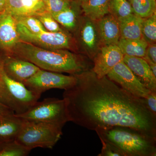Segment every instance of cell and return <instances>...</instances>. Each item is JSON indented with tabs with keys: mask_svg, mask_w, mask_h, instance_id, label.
Listing matches in <instances>:
<instances>
[{
	"mask_svg": "<svg viewBox=\"0 0 156 156\" xmlns=\"http://www.w3.org/2000/svg\"><path fill=\"white\" fill-rule=\"evenodd\" d=\"M77 82L64 91L69 122L89 130L122 126L156 137V115L144 99L129 94L107 76L92 70L74 75Z\"/></svg>",
	"mask_w": 156,
	"mask_h": 156,
	"instance_id": "1",
	"label": "cell"
},
{
	"mask_svg": "<svg viewBox=\"0 0 156 156\" xmlns=\"http://www.w3.org/2000/svg\"><path fill=\"white\" fill-rule=\"evenodd\" d=\"M11 54L23 58L40 69L56 73H66L72 75L89 70V64L85 59L67 49H44L20 41Z\"/></svg>",
	"mask_w": 156,
	"mask_h": 156,
	"instance_id": "2",
	"label": "cell"
},
{
	"mask_svg": "<svg viewBox=\"0 0 156 156\" xmlns=\"http://www.w3.org/2000/svg\"><path fill=\"white\" fill-rule=\"evenodd\" d=\"M99 139L115 146L125 156H156V137L128 127L97 128Z\"/></svg>",
	"mask_w": 156,
	"mask_h": 156,
	"instance_id": "3",
	"label": "cell"
},
{
	"mask_svg": "<svg viewBox=\"0 0 156 156\" xmlns=\"http://www.w3.org/2000/svg\"><path fill=\"white\" fill-rule=\"evenodd\" d=\"M41 94L34 92L24 84L11 79L3 67L0 73V103L15 115L22 114L38 101Z\"/></svg>",
	"mask_w": 156,
	"mask_h": 156,
	"instance_id": "4",
	"label": "cell"
},
{
	"mask_svg": "<svg viewBox=\"0 0 156 156\" xmlns=\"http://www.w3.org/2000/svg\"><path fill=\"white\" fill-rule=\"evenodd\" d=\"M24 121L15 140L31 150L37 147L53 148L61 138L63 128L61 126L45 122Z\"/></svg>",
	"mask_w": 156,
	"mask_h": 156,
	"instance_id": "5",
	"label": "cell"
},
{
	"mask_svg": "<svg viewBox=\"0 0 156 156\" xmlns=\"http://www.w3.org/2000/svg\"><path fill=\"white\" fill-rule=\"evenodd\" d=\"M15 115L27 121L53 123L62 127L69 122L67 104L64 98H45L37 101L25 112Z\"/></svg>",
	"mask_w": 156,
	"mask_h": 156,
	"instance_id": "6",
	"label": "cell"
},
{
	"mask_svg": "<svg viewBox=\"0 0 156 156\" xmlns=\"http://www.w3.org/2000/svg\"><path fill=\"white\" fill-rule=\"evenodd\" d=\"M17 30L20 41L50 50L68 49L71 47L70 36L63 30L57 32L34 33L17 22Z\"/></svg>",
	"mask_w": 156,
	"mask_h": 156,
	"instance_id": "7",
	"label": "cell"
},
{
	"mask_svg": "<svg viewBox=\"0 0 156 156\" xmlns=\"http://www.w3.org/2000/svg\"><path fill=\"white\" fill-rule=\"evenodd\" d=\"M76 82L77 78L74 75H65L41 69L23 84L29 89L41 95L51 89L66 90L73 87Z\"/></svg>",
	"mask_w": 156,
	"mask_h": 156,
	"instance_id": "8",
	"label": "cell"
},
{
	"mask_svg": "<svg viewBox=\"0 0 156 156\" xmlns=\"http://www.w3.org/2000/svg\"><path fill=\"white\" fill-rule=\"evenodd\" d=\"M107 76L134 97L145 99L152 92L139 80L123 61L117 64Z\"/></svg>",
	"mask_w": 156,
	"mask_h": 156,
	"instance_id": "9",
	"label": "cell"
},
{
	"mask_svg": "<svg viewBox=\"0 0 156 156\" xmlns=\"http://www.w3.org/2000/svg\"><path fill=\"white\" fill-rule=\"evenodd\" d=\"M123 58L124 55L117 45L102 46L93 59L92 70L98 78L105 76L123 61Z\"/></svg>",
	"mask_w": 156,
	"mask_h": 156,
	"instance_id": "10",
	"label": "cell"
},
{
	"mask_svg": "<svg viewBox=\"0 0 156 156\" xmlns=\"http://www.w3.org/2000/svg\"><path fill=\"white\" fill-rule=\"evenodd\" d=\"M2 67L9 77L23 83L41 69L25 59L9 55L3 58Z\"/></svg>",
	"mask_w": 156,
	"mask_h": 156,
	"instance_id": "11",
	"label": "cell"
},
{
	"mask_svg": "<svg viewBox=\"0 0 156 156\" xmlns=\"http://www.w3.org/2000/svg\"><path fill=\"white\" fill-rule=\"evenodd\" d=\"M81 23L79 39L84 52L93 60L102 47L96 21L85 17Z\"/></svg>",
	"mask_w": 156,
	"mask_h": 156,
	"instance_id": "12",
	"label": "cell"
},
{
	"mask_svg": "<svg viewBox=\"0 0 156 156\" xmlns=\"http://www.w3.org/2000/svg\"><path fill=\"white\" fill-rule=\"evenodd\" d=\"M16 20L5 11L0 13V51L8 56L20 41Z\"/></svg>",
	"mask_w": 156,
	"mask_h": 156,
	"instance_id": "13",
	"label": "cell"
},
{
	"mask_svg": "<svg viewBox=\"0 0 156 156\" xmlns=\"http://www.w3.org/2000/svg\"><path fill=\"white\" fill-rule=\"evenodd\" d=\"M4 11L15 17H36L47 11L42 0H6Z\"/></svg>",
	"mask_w": 156,
	"mask_h": 156,
	"instance_id": "14",
	"label": "cell"
},
{
	"mask_svg": "<svg viewBox=\"0 0 156 156\" xmlns=\"http://www.w3.org/2000/svg\"><path fill=\"white\" fill-rule=\"evenodd\" d=\"M123 61L146 87L151 92H156V77L145 59L124 55Z\"/></svg>",
	"mask_w": 156,
	"mask_h": 156,
	"instance_id": "15",
	"label": "cell"
},
{
	"mask_svg": "<svg viewBox=\"0 0 156 156\" xmlns=\"http://www.w3.org/2000/svg\"><path fill=\"white\" fill-rule=\"evenodd\" d=\"M96 22L102 46L117 45L121 37L118 20L109 13Z\"/></svg>",
	"mask_w": 156,
	"mask_h": 156,
	"instance_id": "16",
	"label": "cell"
},
{
	"mask_svg": "<svg viewBox=\"0 0 156 156\" xmlns=\"http://www.w3.org/2000/svg\"><path fill=\"white\" fill-rule=\"evenodd\" d=\"M24 121L14 114L0 115V142L3 144L15 140Z\"/></svg>",
	"mask_w": 156,
	"mask_h": 156,
	"instance_id": "17",
	"label": "cell"
},
{
	"mask_svg": "<svg viewBox=\"0 0 156 156\" xmlns=\"http://www.w3.org/2000/svg\"><path fill=\"white\" fill-rule=\"evenodd\" d=\"M143 18L133 14L118 19L121 37L126 39L142 38L141 25Z\"/></svg>",
	"mask_w": 156,
	"mask_h": 156,
	"instance_id": "18",
	"label": "cell"
},
{
	"mask_svg": "<svg viewBox=\"0 0 156 156\" xmlns=\"http://www.w3.org/2000/svg\"><path fill=\"white\" fill-rule=\"evenodd\" d=\"M109 0H87L80 6L86 17L97 21L109 14Z\"/></svg>",
	"mask_w": 156,
	"mask_h": 156,
	"instance_id": "19",
	"label": "cell"
},
{
	"mask_svg": "<svg viewBox=\"0 0 156 156\" xmlns=\"http://www.w3.org/2000/svg\"><path fill=\"white\" fill-rule=\"evenodd\" d=\"M117 45L124 55L144 58L148 44L142 38L126 39L121 37Z\"/></svg>",
	"mask_w": 156,
	"mask_h": 156,
	"instance_id": "20",
	"label": "cell"
},
{
	"mask_svg": "<svg viewBox=\"0 0 156 156\" xmlns=\"http://www.w3.org/2000/svg\"><path fill=\"white\" fill-rule=\"evenodd\" d=\"M80 5L75 1H71L67 9L56 14H52L54 19L67 29L75 28L77 23L78 14Z\"/></svg>",
	"mask_w": 156,
	"mask_h": 156,
	"instance_id": "21",
	"label": "cell"
},
{
	"mask_svg": "<svg viewBox=\"0 0 156 156\" xmlns=\"http://www.w3.org/2000/svg\"><path fill=\"white\" fill-rule=\"evenodd\" d=\"M134 14L142 18L156 13V0H133L131 3Z\"/></svg>",
	"mask_w": 156,
	"mask_h": 156,
	"instance_id": "22",
	"label": "cell"
},
{
	"mask_svg": "<svg viewBox=\"0 0 156 156\" xmlns=\"http://www.w3.org/2000/svg\"><path fill=\"white\" fill-rule=\"evenodd\" d=\"M108 9L109 13L118 20L133 13L131 3L128 0H109Z\"/></svg>",
	"mask_w": 156,
	"mask_h": 156,
	"instance_id": "23",
	"label": "cell"
},
{
	"mask_svg": "<svg viewBox=\"0 0 156 156\" xmlns=\"http://www.w3.org/2000/svg\"><path fill=\"white\" fill-rule=\"evenodd\" d=\"M156 13L150 17L143 19L141 25L142 39L147 42L148 44H156Z\"/></svg>",
	"mask_w": 156,
	"mask_h": 156,
	"instance_id": "24",
	"label": "cell"
},
{
	"mask_svg": "<svg viewBox=\"0 0 156 156\" xmlns=\"http://www.w3.org/2000/svg\"><path fill=\"white\" fill-rule=\"evenodd\" d=\"M0 148V156H26L31 151L15 140L3 143Z\"/></svg>",
	"mask_w": 156,
	"mask_h": 156,
	"instance_id": "25",
	"label": "cell"
},
{
	"mask_svg": "<svg viewBox=\"0 0 156 156\" xmlns=\"http://www.w3.org/2000/svg\"><path fill=\"white\" fill-rule=\"evenodd\" d=\"M14 18L17 23L22 24L34 33H40L48 31L41 22L36 16H23Z\"/></svg>",
	"mask_w": 156,
	"mask_h": 156,
	"instance_id": "26",
	"label": "cell"
},
{
	"mask_svg": "<svg viewBox=\"0 0 156 156\" xmlns=\"http://www.w3.org/2000/svg\"><path fill=\"white\" fill-rule=\"evenodd\" d=\"M47 30L50 32H57L62 30L59 24L51 14L46 12L36 16Z\"/></svg>",
	"mask_w": 156,
	"mask_h": 156,
	"instance_id": "27",
	"label": "cell"
},
{
	"mask_svg": "<svg viewBox=\"0 0 156 156\" xmlns=\"http://www.w3.org/2000/svg\"><path fill=\"white\" fill-rule=\"evenodd\" d=\"M71 2L70 0H48L45 3L46 11L51 14L58 13L67 9Z\"/></svg>",
	"mask_w": 156,
	"mask_h": 156,
	"instance_id": "28",
	"label": "cell"
},
{
	"mask_svg": "<svg viewBox=\"0 0 156 156\" xmlns=\"http://www.w3.org/2000/svg\"><path fill=\"white\" fill-rule=\"evenodd\" d=\"M102 148L98 156H125L123 153L115 146L103 139H100Z\"/></svg>",
	"mask_w": 156,
	"mask_h": 156,
	"instance_id": "29",
	"label": "cell"
},
{
	"mask_svg": "<svg viewBox=\"0 0 156 156\" xmlns=\"http://www.w3.org/2000/svg\"><path fill=\"white\" fill-rule=\"evenodd\" d=\"M144 100L149 109L156 115V92H151Z\"/></svg>",
	"mask_w": 156,
	"mask_h": 156,
	"instance_id": "30",
	"label": "cell"
},
{
	"mask_svg": "<svg viewBox=\"0 0 156 156\" xmlns=\"http://www.w3.org/2000/svg\"><path fill=\"white\" fill-rule=\"evenodd\" d=\"M143 58H147L156 63V44H150L148 45L145 56Z\"/></svg>",
	"mask_w": 156,
	"mask_h": 156,
	"instance_id": "31",
	"label": "cell"
},
{
	"mask_svg": "<svg viewBox=\"0 0 156 156\" xmlns=\"http://www.w3.org/2000/svg\"><path fill=\"white\" fill-rule=\"evenodd\" d=\"M14 113L10 109L0 103V115L13 114Z\"/></svg>",
	"mask_w": 156,
	"mask_h": 156,
	"instance_id": "32",
	"label": "cell"
},
{
	"mask_svg": "<svg viewBox=\"0 0 156 156\" xmlns=\"http://www.w3.org/2000/svg\"><path fill=\"white\" fill-rule=\"evenodd\" d=\"M6 0H0V13L4 12Z\"/></svg>",
	"mask_w": 156,
	"mask_h": 156,
	"instance_id": "33",
	"label": "cell"
},
{
	"mask_svg": "<svg viewBox=\"0 0 156 156\" xmlns=\"http://www.w3.org/2000/svg\"><path fill=\"white\" fill-rule=\"evenodd\" d=\"M74 1H75V2H77L78 3H79V4L80 5L82 3L86 2V1H87V0H74Z\"/></svg>",
	"mask_w": 156,
	"mask_h": 156,
	"instance_id": "34",
	"label": "cell"
},
{
	"mask_svg": "<svg viewBox=\"0 0 156 156\" xmlns=\"http://www.w3.org/2000/svg\"><path fill=\"white\" fill-rule=\"evenodd\" d=\"M3 58L0 56V65H2Z\"/></svg>",
	"mask_w": 156,
	"mask_h": 156,
	"instance_id": "35",
	"label": "cell"
},
{
	"mask_svg": "<svg viewBox=\"0 0 156 156\" xmlns=\"http://www.w3.org/2000/svg\"><path fill=\"white\" fill-rule=\"evenodd\" d=\"M2 65H0V73H1V70H2Z\"/></svg>",
	"mask_w": 156,
	"mask_h": 156,
	"instance_id": "36",
	"label": "cell"
},
{
	"mask_svg": "<svg viewBox=\"0 0 156 156\" xmlns=\"http://www.w3.org/2000/svg\"><path fill=\"white\" fill-rule=\"evenodd\" d=\"M42 1H43L45 3L47 1H48V0H42Z\"/></svg>",
	"mask_w": 156,
	"mask_h": 156,
	"instance_id": "37",
	"label": "cell"
},
{
	"mask_svg": "<svg viewBox=\"0 0 156 156\" xmlns=\"http://www.w3.org/2000/svg\"><path fill=\"white\" fill-rule=\"evenodd\" d=\"M128 1L129 2L131 3V2H132V1H133V0H128Z\"/></svg>",
	"mask_w": 156,
	"mask_h": 156,
	"instance_id": "38",
	"label": "cell"
},
{
	"mask_svg": "<svg viewBox=\"0 0 156 156\" xmlns=\"http://www.w3.org/2000/svg\"><path fill=\"white\" fill-rule=\"evenodd\" d=\"M3 144L2 143L0 142V148L2 147V145Z\"/></svg>",
	"mask_w": 156,
	"mask_h": 156,
	"instance_id": "39",
	"label": "cell"
}]
</instances>
